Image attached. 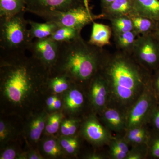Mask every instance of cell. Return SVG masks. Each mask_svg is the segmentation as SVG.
I'll return each mask as SVG.
<instances>
[{
	"label": "cell",
	"instance_id": "cb8c5ba5",
	"mask_svg": "<svg viewBox=\"0 0 159 159\" xmlns=\"http://www.w3.org/2000/svg\"><path fill=\"white\" fill-rule=\"evenodd\" d=\"M113 34L134 31L133 24L129 16L122 15L110 18Z\"/></svg>",
	"mask_w": 159,
	"mask_h": 159
},
{
	"label": "cell",
	"instance_id": "2e32d148",
	"mask_svg": "<svg viewBox=\"0 0 159 159\" xmlns=\"http://www.w3.org/2000/svg\"><path fill=\"white\" fill-rule=\"evenodd\" d=\"M101 10V13L104 19L108 20L110 18L119 16H130L134 14L133 0H116Z\"/></svg>",
	"mask_w": 159,
	"mask_h": 159
},
{
	"label": "cell",
	"instance_id": "d4e9b609",
	"mask_svg": "<svg viewBox=\"0 0 159 159\" xmlns=\"http://www.w3.org/2000/svg\"><path fill=\"white\" fill-rule=\"evenodd\" d=\"M42 148L46 156L51 158H58L65 154L58 139L49 137L43 140Z\"/></svg>",
	"mask_w": 159,
	"mask_h": 159
},
{
	"label": "cell",
	"instance_id": "8fae6325",
	"mask_svg": "<svg viewBox=\"0 0 159 159\" xmlns=\"http://www.w3.org/2000/svg\"><path fill=\"white\" fill-rule=\"evenodd\" d=\"M26 12L34 14L43 11H66L78 8L89 0H25Z\"/></svg>",
	"mask_w": 159,
	"mask_h": 159
},
{
	"label": "cell",
	"instance_id": "ac0fdd59",
	"mask_svg": "<svg viewBox=\"0 0 159 159\" xmlns=\"http://www.w3.org/2000/svg\"><path fill=\"white\" fill-rule=\"evenodd\" d=\"M151 129L148 125L134 127L126 129L123 136L129 146L147 144L150 137Z\"/></svg>",
	"mask_w": 159,
	"mask_h": 159
},
{
	"label": "cell",
	"instance_id": "30bf717a",
	"mask_svg": "<svg viewBox=\"0 0 159 159\" xmlns=\"http://www.w3.org/2000/svg\"><path fill=\"white\" fill-rule=\"evenodd\" d=\"M88 99L92 111L99 115L110 102V92L107 83L100 72L88 85Z\"/></svg>",
	"mask_w": 159,
	"mask_h": 159
},
{
	"label": "cell",
	"instance_id": "f35d334b",
	"mask_svg": "<svg viewBox=\"0 0 159 159\" xmlns=\"http://www.w3.org/2000/svg\"><path fill=\"white\" fill-rule=\"evenodd\" d=\"M57 96H56V95H53V96H50V97L47 98L46 101V104L47 108L49 110L51 111V107H52V106L54 104V101H55V99L57 98Z\"/></svg>",
	"mask_w": 159,
	"mask_h": 159
},
{
	"label": "cell",
	"instance_id": "277c9868",
	"mask_svg": "<svg viewBox=\"0 0 159 159\" xmlns=\"http://www.w3.org/2000/svg\"><path fill=\"white\" fill-rule=\"evenodd\" d=\"M25 11L10 17L0 18V48L1 54L25 53L32 41L29 34Z\"/></svg>",
	"mask_w": 159,
	"mask_h": 159
},
{
	"label": "cell",
	"instance_id": "f1b7e54d",
	"mask_svg": "<svg viewBox=\"0 0 159 159\" xmlns=\"http://www.w3.org/2000/svg\"><path fill=\"white\" fill-rule=\"evenodd\" d=\"M63 120V115L61 112L55 111L48 115L45 129L46 133L49 135L57 133L60 129Z\"/></svg>",
	"mask_w": 159,
	"mask_h": 159
},
{
	"label": "cell",
	"instance_id": "5bb4252c",
	"mask_svg": "<svg viewBox=\"0 0 159 159\" xmlns=\"http://www.w3.org/2000/svg\"><path fill=\"white\" fill-rule=\"evenodd\" d=\"M48 114L46 111L34 114L29 119L26 128V134L29 141L32 143H37L39 141L43 131L45 129L46 121Z\"/></svg>",
	"mask_w": 159,
	"mask_h": 159
},
{
	"label": "cell",
	"instance_id": "ab89813d",
	"mask_svg": "<svg viewBox=\"0 0 159 159\" xmlns=\"http://www.w3.org/2000/svg\"><path fill=\"white\" fill-rule=\"evenodd\" d=\"M151 34L159 43V20L157 21L156 26Z\"/></svg>",
	"mask_w": 159,
	"mask_h": 159
},
{
	"label": "cell",
	"instance_id": "f546056e",
	"mask_svg": "<svg viewBox=\"0 0 159 159\" xmlns=\"http://www.w3.org/2000/svg\"><path fill=\"white\" fill-rule=\"evenodd\" d=\"M14 129L9 122L1 119L0 121V145L1 149L8 145L14 136Z\"/></svg>",
	"mask_w": 159,
	"mask_h": 159
},
{
	"label": "cell",
	"instance_id": "3957f363",
	"mask_svg": "<svg viewBox=\"0 0 159 159\" xmlns=\"http://www.w3.org/2000/svg\"><path fill=\"white\" fill-rule=\"evenodd\" d=\"M109 52L92 45L81 36L60 43L59 55L51 75H62L83 87L89 85L102 67Z\"/></svg>",
	"mask_w": 159,
	"mask_h": 159
},
{
	"label": "cell",
	"instance_id": "8992f818",
	"mask_svg": "<svg viewBox=\"0 0 159 159\" xmlns=\"http://www.w3.org/2000/svg\"><path fill=\"white\" fill-rule=\"evenodd\" d=\"M158 102L150 82L126 112V129L149 125L152 114Z\"/></svg>",
	"mask_w": 159,
	"mask_h": 159
},
{
	"label": "cell",
	"instance_id": "52a82bcc",
	"mask_svg": "<svg viewBox=\"0 0 159 159\" xmlns=\"http://www.w3.org/2000/svg\"><path fill=\"white\" fill-rule=\"evenodd\" d=\"M132 55L139 64L152 73L159 68V43L151 33L138 36Z\"/></svg>",
	"mask_w": 159,
	"mask_h": 159
},
{
	"label": "cell",
	"instance_id": "d6986e66",
	"mask_svg": "<svg viewBox=\"0 0 159 159\" xmlns=\"http://www.w3.org/2000/svg\"><path fill=\"white\" fill-rule=\"evenodd\" d=\"M30 26L29 29V37L31 40L35 39H42L51 37L58 26L56 24L51 22L39 23L28 20Z\"/></svg>",
	"mask_w": 159,
	"mask_h": 159
},
{
	"label": "cell",
	"instance_id": "ffe728a7",
	"mask_svg": "<svg viewBox=\"0 0 159 159\" xmlns=\"http://www.w3.org/2000/svg\"><path fill=\"white\" fill-rule=\"evenodd\" d=\"M115 46L118 51L132 54L134 46L139 35L134 31L113 34Z\"/></svg>",
	"mask_w": 159,
	"mask_h": 159
},
{
	"label": "cell",
	"instance_id": "7a4b0ae2",
	"mask_svg": "<svg viewBox=\"0 0 159 159\" xmlns=\"http://www.w3.org/2000/svg\"><path fill=\"white\" fill-rule=\"evenodd\" d=\"M110 92V102L127 112L149 84L152 73L131 54L118 51L107 54L100 71Z\"/></svg>",
	"mask_w": 159,
	"mask_h": 159
},
{
	"label": "cell",
	"instance_id": "ba28073f",
	"mask_svg": "<svg viewBox=\"0 0 159 159\" xmlns=\"http://www.w3.org/2000/svg\"><path fill=\"white\" fill-rule=\"evenodd\" d=\"M80 133L84 139L97 147L108 145L113 137L93 112L82 120Z\"/></svg>",
	"mask_w": 159,
	"mask_h": 159
},
{
	"label": "cell",
	"instance_id": "44dd1931",
	"mask_svg": "<svg viewBox=\"0 0 159 159\" xmlns=\"http://www.w3.org/2000/svg\"><path fill=\"white\" fill-rule=\"evenodd\" d=\"M25 8V0H0V18L14 16L26 11Z\"/></svg>",
	"mask_w": 159,
	"mask_h": 159
},
{
	"label": "cell",
	"instance_id": "83f0119b",
	"mask_svg": "<svg viewBox=\"0 0 159 159\" xmlns=\"http://www.w3.org/2000/svg\"><path fill=\"white\" fill-rule=\"evenodd\" d=\"M82 120L76 117L63 119L60 128L61 136H73L76 135L77 131L80 128Z\"/></svg>",
	"mask_w": 159,
	"mask_h": 159
},
{
	"label": "cell",
	"instance_id": "60d3db41",
	"mask_svg": "<svg viewBox=\"0 0 159 159\" xmlns=\"http://www.w3.org/2000/svg\"><path fill=\"white\" fill-rule=\"evenodd\" d=\"M116 0H100L101 10L105 9Z\"/></svg>",
	"mask_w": 159,
	"mask_h": 159
},
{
	"label": "cell",
	"instance_id": "9a60e30c",
	"mask_svg": "<svg viewBox=\"0 0 159 159\" xmlns=\"http://www.w3.org/2000/svg\"><path fill=\"white\" fill-rule=\"evenodd\" d=\"M112 35L113 32L111 26L93 22L90 38L88 42L92 45L103 48L111 44Z\"/></svg>",
	"mask_w": 159,
	"mask_h": 159
},
{
	"label": "cell",
	"instance_id": "603a6c76",
	"mask_svg": "<svg viewBox=\"0 0 159 159\" xmlns=\"http://www.w3.org/2000/svg\"><path fill=\"white\" fill-rule=\"evenodd\" d=\"M81 30L58 26L50 38L59 43L72 41L81 36Z\"/></svg>",
	"mask_w": 159,
	"mask_h": 159
},
{
	"label": "cell",
	"instance_id": "e575fe53",
	"mask_svg": "<svg viewBox=\"0 0 159 159\" xmlns=\"http://www.w3.org/2000/svg\"><path fill=\"white\" fill-rule=\"evenodd\" d=\"M149 125L152 126V129L159 131V102L157 103L152 111Z\"/></svg>",
	"mask_w": 159,
	"mask_h": 159
},
{
	"label": "cell",
	"instance_id": "74e56055",
	"mask_svg": "<svg viewBox=\"0 0 159 159\" xmlns=\"http://www.w3.org/2000/svg\"><path fill=\"white\" fill-rule=\"evenodd\" d=\"M62 105L63 103L61 102V100L57 97L54 101V104L51 107V111H57L61 108Z\"/></svg>",
	"mask_w": 159,
	"mask_h": 159
},
{
	"label": "cell",
	"instance_id": "e0dca14e",
	"mask_svg": "<svg viewBox=\"0 0 159 159\" xmlns=\"http://www.w3.org/2000/svg\"><path fill=\"white\" fill-rule=\"evenodd\" d=\"M134 14L159 20V0H133Z\"/></svg>",
	"mask_w": 159,
	"mask_h": 159
},
{
	"label": "cell",
	"instance_id": "8d00e7d4",
	"mask_svg": "<svg viewBox=\"0 0 159 159\" xmlns=\"http://www.w3.org/2000/svg\"><path fill=\"white\" fill-rule=\"evenodd\" d=\"M25 159H43L44 157L37 150H31L25 152Z\"/></svg>",
	"mask_w": 159,
	"mask_h": 159
},
{
	"label": "cell",
	"instance_id": "7c38bea8",
	"mask_svg": "<svg viewBox=\"0 0 159 159\" xmlns=\"http://www.w3.org/2000/svg\"><path fill=\"white\" fill-rule=\"evenodd\" d=\"M126 113L109 102L99 115L101 122L111 132L123 134L126 129Z\"/></svg>",
	"mask_w": 159,
	"mask_h": 159
},
{
	"label": "cell",
	"instance_id": "4fadbf2b",
	"mask_svg": "<svg viewBox=\"0 0 159 159\" xmlns=\"http://www.w3.org/2000/svg\"><path fill=\"white\" fill-rule=\"evenodd\" d=\"M82 87L72 84L70 88L65 93L63 106L65 110L71 115L76 116L84 107L85 96Z\"/></svg>",
	"mask_w": 159,
	"mask_h": 159
},
{
	"label": "cell",
	"instance_id": "4316f807",
	"mask_svg": "<svg viewBox=\"0 0 159 159\" xmlns=\"http://www.w3.org/2000/svg\"><path fill=\"white\" fill-rule=\"evenodd\" d=\"M58 139L65 153L72 156L77 154L80 147V141L77 136H61Z\"/></svg>",
	"mask_w": 159,
	"mask_h": 159
},
{
	"label": "cell",
	"instance_id": "9c48e42d",
	"mask_svg": "<svg viewBox=\"0 0 159 159\" xmlns=\"http://www.w3.org/2000/svg\"><path fill=\"white\" fill-rule=\"evenodd\" d=\"M60 45L50 37L35 39L30 43L28 50L51 74L58 59Z\"/></svg>",
	"mask_w": 159,
	"mask_h": 159
},
{
	"label": "cell",
	"instance_id": "6da1fadb",
	"mask_svg": "<svg viewBox=\"0 0 159 159\" xmlns=\"http://www.w3.org/2000/svg\"><path fill=\"white\" fill-rule=\"evenodd\" d=\"M50 71L25 53H1L0 89L3 104L12 112L24 111L48 87Z\"/></svg>",
	"mask_w": 159,
	"mask_h": 159
},
{
	"label": "cell",
	"instance_id": "d6a6232c",
	"mask_svg": "<svg viewBox=\"0 0 159 159\" xmlns=\"http://www.w3.org/2000/svg\"><path fill=\"white\" fill-rule=\"evenodd\" d=\"M0 154L1 159H20V152L14 147L6 146L2 149Z\"/></svg>",
	"mask_w": 159,
	"mask_h": 159
},
{
	"label": "cell",
	"instance_id": "836d02e7",
	"mask_svg": "<svg viewBox=\"0 0 159 159\" xmlns=\"http://www.w3.org/2000/svg\"><path fill=\"white\" fill-rule=\"evenodd\" d=\"M153 72L151 80V85L159 102V68Z\"/></svg>",
	"mask_w": 159,
	"mask_h": 159
},
{
	"label": "cell",
	"instance_id": "4dcf8cb0",
	"mask_svg": "<svg viewBox=\"0 0 159 159\" xmlns=\"http://www.w3.org/2000/svg\"><path fill=\"white\" fill-rule=\"evenodd\" d=\"M147 146L148 159H159V131L151 129Z\"/></svg>",
	"mask_w": 159,
	"mask_h": 159
},
{
	"label": "cell",
	"instance_id": "7402d4cb",
	"mask_svg": "<svg viewBox=\"0 0 159 159\" xmlns=\"http://www.w3.org/2000/svg\"><path fill=\"white\" fill-rule=\"evenodd\" d=\"M133 24L134 31L138 35L151 34L156 26L157 21L137 14L129 16Z\"/></svg>",
	"mask_w": 159,
	"mask_h": 159
},
{
	"label": "cell",
	"instance_id": "484cf974",
	"mask_svg": "<svg viewBox=\"0 0 159 159\" xmlns=\"http://www.w3.org/2000/svg\"><path fill=\"white\" fill-rule=\"evenodd\" d=\"M70 80L62 75H51L48 81V87L56 94L65 93L72 85Z\"/></svg>",
	"mask_w": 159,
	"mask_h": 159
},
{
	"label": "cell",
	"instance_id": "d590c367",
	"mask_svg": "<svg viewBox=\"0 0 159 159\" xmlns=\"http://www.w3.org/2000/svg\"><path fill=\"white\" fill-rule=\"evenodd\" d=\"M84 158L87 159H105L108 158V155L102 152H93L86 154ZM109 159V158H108Z\"/></svg>",
	"mask_w": 159,
	"mask_h": 159
},
{
	"label": "cell",
	"instance_id": "5b68a950",
	"mask_svg": "<svg viewBox=\"0 0 159 159\" xmlns=\"http://www.w3.org/2000/svg\"><path fill=\"white\" fill-rule=\"evenodd\" d=\"M34 14L45 21L54 23L59 27H70L81 30L95 20L103 19L101 13L97 15L93 13L89 2L68 11H43Z\"/></svg>",
	"mask_w": 159,
	"mask_h": 159
},
{
	"label": "cell",
	"instance_id": "1f68e13d",
	"mask_svg": "<svg viewBox=\"0 0 159 159\" xmlns=\"http://www.w3.org/2000/svg\"><path fill=\"white\" fill-rule=\"evenodd\" d=\"M148 159L147 144H142L132 146L125 159Z\"/></svg>",
	"mask_w": 159,
	"mask_h": 159
}]
</instances>
